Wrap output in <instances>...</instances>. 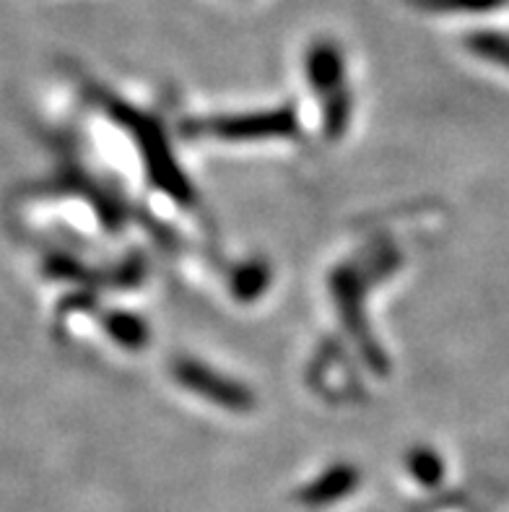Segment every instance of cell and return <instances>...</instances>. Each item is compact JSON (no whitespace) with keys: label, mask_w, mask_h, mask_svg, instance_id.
I'll use <instances>...</instances> for the list:
<instances>
[{"label":"cell","mask_w":509,"mask_h":512,"mask_svg":"<svg viewBox=\"0 0 509 512\" xmlns=\"http://www.w3.org/2000/svg\"><path fill=\"white\" fill-rule=\"evenodd\" d=\"M354 487V479H348L346 474L343 476H333V479H323L320 484H315L312 489L304 492L302 500L310 502V505H325L330 500H338L346 489Z\"/></svg>","instance_id":"obj_1"}]
</instances>
